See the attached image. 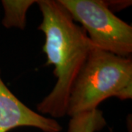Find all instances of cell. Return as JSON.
I'll return each instance as SVG.
<instances>
[{"label": "cell", "mask_w": 132, "mask_h": 132, "mask_svg": "<svg viewBox=\"0 0 132 132\" xmlns=\"http://www.w3.org/2000/svg\"><path fill=\"white\" fill-rule=\"evenodd\" d=\"M43 20L38 29L45 35L43 48L46 65L54 66L57 81L52 92L37 106L39 112L53 118L67 113L71 88L94 47L84 28L76 24L68 10L57 0L37 1Z\"/></svg>", "instance_id": "6da1fadb"}, {"label": "cell", "mask_w": 132, "mask_h": 132, "mask_svg": "<svg viewBox=\"0 0 132 132\" xmlns=\"http://www.w3.org/2000/svg\"><path fill=\"white\" fill-rule=\"evenodd\" d=\"M112 97L131 99V57L93 47L71 88L66 114L72 118L92 112Z\"/></svg>", "instance_id": "7a4b0ae2"}, {"label": "cell", "mask_w": 132, "mask_h": 132, "mask_svg": "<svg viewBox=\"0 0 132 132\" xmlns=\"http://www.w3.org/2000/svg\"><path fill=\"white\" fill-rule=\"evenodd\" d=\"M81 24L93 46L120 57H131L132 27L117 17L103 0H58Z\"/></svg>", "instance_id": "3957f363"}, {"label": "cell", "mask_w": 132, "mask_h": 132, "mask_svg": "<svg viewBox=\"0 0 132 132\" xmlns=\"http://www.w3.org/2000/svg\"><path fill=\"white\" fill-rule=\"evenodd\" d=\"M21 126L38 128L44 132H60L55 120L35 112L22 103L5 85L0 76V132Z\"/></svg>", "instance_id": "277c9868"}, {"label": "cell", "mask_w": 132, "mask_h": 132, "mask_svg": "<svg viewBox=\"0 0 132 132\" xmlns=\"http://www.w3.org/2000/svg\"><path fill=\"white\" fill-rule=\"evenodd\" d=\"M37 1L35 0H2L5 10L2 24L6 28L24 29L26 27V15L29 8Z\"/></svg>", "instance_id": "5b68a950"}, {"label": "cell", "mask_w": 132, "mask_h": 132, "mask_svg": "<svg viewBox=\"0 0 132 132\" xmlns=\"http://www.w3.org/2000/svg\"><path fill=\"white\" fill-rule=\"evenodd\" d=\"M106 125L102 112L95 109L71 118L68 132H95Z\"/></svg>", "instance_id": "8992f818"}, {"label": "cell", "mask_w": 132, "mask_h": 132, "mask_svg": "<svg viewBox=\"0 0 132 132\" xmlns=\"http://www.w3.org/2000/svg\"><path fill=\"white\" fill-rule=\"evenodd\" d=\"M108 8L112 13L114 11H119L120 10L125 9L129 5H131V1H125V0H115V1H105Z\"/></svg>", "instance_id": "52a82bcc"}]
</instances>
